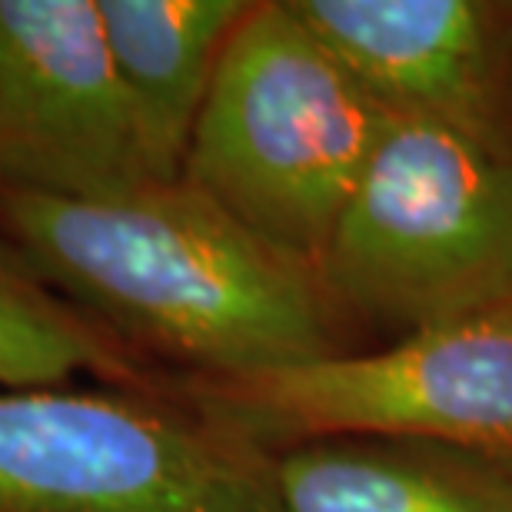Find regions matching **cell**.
I'll list each match as a JSON object with an SVG mask.
<instances>
[{
    "label": "cell",
    "mask_w": 512,
    "mask_h": 512,
    "mask_svg": "<svg viewBox=\"0 0 512 512\" xmlns=\"http://www.w3.org/2000/svg\"><path fill=\"white\" fill-rule=\"evenodd\" d=\"M296 17L389 117L512 153L509 44L476 0H290Z\"/></svg>",
    "instance_id": "7"
},
{
    "label": "cell",
    "mask_w": 512,
    "mask_h": 512,
    "mask_svg": "<svg viewBox=\"0 0 512 512\" xmlns=\"http://www.w3.org/2000/svg\"><path fill=\"white\" fill-rule=\"evenodd\" d=\"M247 0H97L143 153L160 183L183 177L193 127Z\"/></svg>",
    "instance_id": "8"
},
{
    "label": "cell",
    "mask_w": 512,
    "mask_h": 512,
    "mask_svg": "<svg viewBox=\"0 0 512 512\" xmlns=\"http://www.w3.org/2000/svg\"><path fill=\"white\" fill-rule=\"evenodd\" d=\"M150 183L97 0H0V190L110 200Z\"/></svg>",
    "instance_id": "6"
},
{
    "label": "cell",
    "mask_w": 512,
    "mask_h": 512,
    "mask_svg": "<svg viewBox=\"0 0 512 512\" xmlns=\"http://www.w3.org/2000/svg\"><path fill=\"white\" fill-rule=\"evenodd\" d=\"M203 419L250 446L383 439L512 456V300L406 333L386 350L210 383Z\"/></svg>",
    "instance_id": "4"
},
{
    "label": "cell",
    "mask_w": 512,
    "mask_h": 512,
    "mask_svg": "<svg viewBox=\"0 0 512 512\" xmlns=\"http://www.w3.org/2000/svg\"><path fill=\"white\" fill-rule=\"evenodd\" d=\"M386 120L290 0L250 4L193 127L183 180L320 273Z\"/></svg>",
    "instance_id": "2"
},
{
    "label": "cell",
    "mask_w": 512,
    "mask_h": 512,
    "mask_svg": "<svg viewBox=\"0 0 512 512\" xmlns=\"http://www.w3.org/2000/svg\"><path fill=\"white\" fill-rule=\"evenodd\" d=\"M0 512H283L273 456L117 389L0 386Z\"/></svg>",
    "instance_id": "5"
},
{
    "label": "cell",
    "mask_w": 512,
    "mask_h": 512,
    "mask_svg": "<svg viewBox=\"0 0 512 512\" xmlns=\"http://www.w3.org/2000/svg\"><path fill=\"white\" fill-rule=\"evenodd\" d=\"M77 376L130 386L137 363L0 240V386H64Z\"/></svg>",
    "instance_id": "10"
},
{
    "label": "cell",
    "mask_w": 512,
    "mask_h": 512,
    "mask_svg": "<svg viewBox=\"0 0 512 512\" xmlns=\"http://www.w3.org/2000/svg\"><path fill=\"white\" fill-rule=\"evenodd\" d=\"M0 240L100 330L210 383L340 356L320 273L183 177L110 200L0 190Z\"/></svg>",
    "instance_id": "1"
},
{
    "label": "cell",
    "mask_w": 512,
    "mask_h": 512,
    "mask_svg": "<svg viewBox=\"0 0 512 512\" xmlns=\"http://www.w3.org/2000/svg\"><path fill=\"white\" fill-rule=\"evenodd\" d=\"M283 512H512V473L383 439H313L273 456Z\"/></svg>",
    "instance_id": "9"
},
{
    "label": "cell",
    "mask_w": 512,
    "mask_h": 512,
    "mask_svg": "<svg viewBox=\"0 0 512 512\" xmlns=\"http://www.w3.org/2000/svg\"><path fill=\"white\" fill-rule=\"evenodd\" d=\"M333 303L406 333L512 300V153L389 117L320 260Z\"/></svg>",
    "instance_id": "3"
}]
</instances>
